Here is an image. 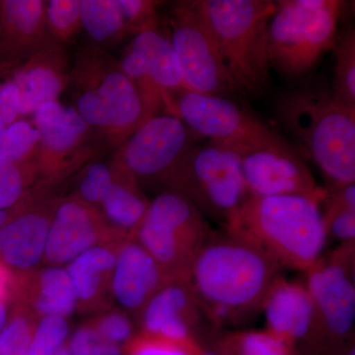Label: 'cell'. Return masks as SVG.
I'll return each mask as SVG.
<instances>
[{
	"mask_svg": "<svg viewBox=\"0 0 355 355\" xmlns=\"http://www.w3.org/2000/svg\"><path fill=\"white\" fill-rule=\"evenodd\" d=\"M282 268L261 248L226 230L212 231L189 270L188 277L217 328L241 326L261 313Z\"/></svg>",
	"mask_w": 355,
	"mask_h": 355,
	"instance_id": "6da1fadb",
	"label": "cell"
},
{
	"mask_svg": "<svg viewBox=\"0 0 355 355\" xmlns=\"http://www.w3.org/2000/svg\"><path fill=\"white\" fill-rule=\"evenodd\" d=\"M319 198L249 196L226 230L261 248L282 268L306 272L328 242Z\"/></svg>",
	"mask_w": 355,
	"mask_h": 355,
	"instance_id": "7a4b0ae2",
	"label": "cell"
},
{
	"mask_svg": "<svg viewBox=\"0 0 355 355\" xmlns=\"http://www.w3.org/2000/svg\"><path fill=\"white\" fill-rule=\"evenodd\" d=\"M275 116L331 184L355 183V108L329 91L298 89L279 98Z\"/></svg>",
	"mask_w": 355,
	"mask_h": 355,
	"instance_id": "3957f363",
	"label": "cell"
},
{
	"mask_svg": "<svg viewBox=\"0 0 355 355\" xmlns=\"http://www.w3.org/2000/svg\"><path fill=\"white\" fill-rule=\"evenodd\" d=\"M67 90L72 108L110 146H120L149 119L139 90L119 60L94 44L77 53Z\"/></svg>",
	"mask_w": 355,
	"mask_h": 355,
	"instance_id": "277c9868",
	"label": "cell"
},
{
	"mask_svg": "<svg viewBox=\"0 0 355 355\" xmlns=\"http://www.w3.org/2000/svg\"><path fill=\"white\" fill-rule=\"evenodd\" d=\"M216 36L235 92L259 94L270 83L268 27L277 3L270 0H197Z\"/></svg>",
	"mask_w": 355,
	"mask_h": 355,
	"instance_id": "5b68a950",
	"label": "cell"
},
{
	"mask_svg": "<svg viewBox=\"0 0 355 355\" xmlns=\"http://www.w3.org/2000/svg\"><path fill=\"white\" fill-rule=\"evenodd\" d=\"M268 27L270 67L287 78L304 76L335 46L343 2L282 0Z\"/></svg>",
	"mask_w": 355,
	"mask_h": 355,
	"instance_id": "8992f818",
	"label": "cell"
},
{
	"mask_svg": "<svg viewBox=\"0 0 355 355\" xmlns=\"http://www.w3.org/2000/svg\"><path fill=\"white\" fill-rule=\"evenodd\" d=\"M164 113L180 119L191 132L236 149L294 148L284 137L232 100L188 89L165 91Z\"/></svg>",
	"mask_w": 355,
	"mask_h": 355,
	"instance_id": "52a82bcc",
	"label": "cell"
},
{
	"mask_svg": "<svg viewBox=\"0 0 355 355\" xmlns=\"http://www.w3.org/2000/svg\"><path fill=\"white\" fill-rule=\"evenodd\" d=\"M198 137L177 116L161 113L121 142L112 159L142 189L174 193Z\"/></svg>",
	"mask_w": 355,
	"mask_h": 355,
	"instance_id": "ba28073f",
	"label": "cell"
},
{
	"mask_svg": "<svg viewBox=\"0 0 355 355\" xmlns=\"http://www.w3.org/2000/svg\"><path fill=\"white\" fill-rule=\"evenodd\" d=\"M214 228L197 207L172 191L149 202L133 239L141 245L171 279L188 275L193 259Z\"/></svg>",
	"mask_w": 355,
	"mask_h": 355,
	"instance_id": "9c48e42d",
	"label": "cell"
},
{
	"mask_svg": "<svg viewBox=\"0 0 355 355\" xmlns=\"http://www.w3.org/2000/svg\"><path fill=\"white\" fill-rule=\"evenodd\" d=\"M305 273L314 310L306 343L328 347L345 345L354 334L355 243L338 245L322 254Z\"/></svg>",
	"mask_w": 355,
	"mask_h": 355,
	"instance_id": "30bf717a",
	"label": "cell"
},
{
	"mask_svg": "<svg viewBox=\"0 0 355 355\" xmlns=\"http://www.w3.org/2000/svg\"><path fill=\"white\" fill-rule=\"evenodd\" d=\"M174 193L225 228L250 196L241 155L232 147L212 140L196 144Z\"/></svg>",
	"mask_w": 355,
	"mask_h": 355,
	"instance_id": "8fae6325",
	"label": "cell"
},
{
	"mask_svg": "<svg viewBox=\"0 0 355 355\" xmlns=\"http://www.w3.org/2000/svg\"><path fill=\"white\" fill-rule=\"evenodd\" d=\"M32 116L40 135L39 181L67 183L97 157L101 144L93 140L96 133L71 106L58 100L44 103Z\"/></svg>",
	"mask_w": 355,
	"mask_h": 355,
	"instance_id": "7c38bea8",
	"label": "cell"
},
{
	"mask_svg": "<svg viewBox=\"0 0 355 355\" xmlns=\"http://www.w3.org/2000/svg\"><path fill=\"white\" fill-rule=\"evenodd\" d=\"M170 39L189 90L227 97L235 93L216 36L197 0L173 4Z\"/></svg>",
	"mask_w": 355,
	"mask_h": 355,
	"instance_id": "4fadbf2b",
	"label": "cell"
},
{
	"mask_svg": "<svg viewBox=\"0 0 355 355\" xmlns=\"http://www.w3.org/2000/svg\"><path fill=\"white\" fill-rule=\"evenodd\" d=\"M67 183L38 181L0 229V261L13 277L43 266L51 221Z\"/></svg>",
	"mask_w": 355,
	"mask_h": 355,
	"instance_id": "5bb4252c",
	"label": "cell"
},
{
	"mask_svg": "<svg viewBox=\"0 0 355 355\" xmlns=\"http://www.w3.org/2000/svg\"><path fill=\"white\" fill-rule=\"evenodd\" d=\"M119 62L139 90L149 119L164 112L163 92L188 89L170 34L160 25L135 35Z\"/></svg>",
	"mask_w": 355,
	"mask_h": 355,
	"instance_id": "9a60e30c",
	"label": "cell"
},
{
	"mask_svg": "<svg viewBox=\"0 0 355 355\" xmlns=\"http://www.w3.org/2000/svg\"><path fill=\"white\" fill-rule=\"evenodd\" d=\"M123 241L99 210L65 193L51 221L43 265H67L91 248Z\"/></svg>",
	"mask_w": 355,
	"mask_h": 355,
	"instance_id": "2e32d148",
	"label": "cell"
},
{
	"mask_svg": "<svg viewBox=\"0 0 355 355\" xmlns=\"http://www.w3.org/2000/svg\"><path fill=\"white\" fill-rule=\"evenodd\" d=\"M135 323L141 333L197 343L202 329H218L203 310L188 275L166 282L144 306Z\"/></svg>",
	"mask_w": 355,
	"mask_h": 355,
	"instance_id": "e0dca14e",
	"label": "cell"
},
{
	"mask_svg": "<svg viewBox=\"0 0 355 355\" xmlns=\"http://www.w3.org/2000/svg\"><path fill=\"white\" fill-rule=\"evenodd\" d=\"M250 196H302L323 200L326 189L318 186L295 148H256L240 154Z\"/></svg>",
	"mask_w": 355,
	"mask_h": 355,
	"instance_id": "ac0fdd59",
	"label": "cell"
},
{
	"mask_svg": "<svg viewBox=\"0 0 355 355\" xmlns=\"http://www.w3.org/2000/svg\"><path fill=\"white\" fill-rule=\"evenodd\" d=\"M172 279L133 238L119 245L112 277V296L120 309L137 319L146 303Z\"/></svg>",
	"mask_w": 355,
	"mask_h": 355,
	"instance_id": "d6986e66",
	"label": "cell"
},
{
	"mask_svg": "<svg viewBox=\"0 0 355 355\" xmlns=\"http://www.w3.org/2000/svg\"><path fill=\"white\" fill-rule=\"evenodd\" d=\"M69 57L64 46L53 41L17 67L20 119L29 116L44 103L58 101L67 90L70 78Z\"/></svg>",
	"mask_w": 355,
	"mask_h": 355,
	"instance_id": "ffe728a7",
	"label": "cell"
},
{
	"mask_svg": "<svg viewBox=\"0 0 355 355\" xmlns=\"http://www.w3.org/2000/svg\"><path fill=\"white\" fill-rule=\"evenodd\" d=\"M0 64H21L51 42L42 0H1Z\"/></svg>",
	"mask_w": 355,
	"mask_h": 355,
	"instance_id": "44dd1931",
	"label": "cell"
},
{
	"mask_svg": "<svg viewBox=\"0 0 355 355\" xmlns=\"http://www.w3.org/2000/svg\"><path fill=\"white\" fill-rule=\"evenodd\" d=\"M261 313L266 329L287 345L306 343L312 330L313 302L304 280H288L279 275L263 301Z\"/></svg>",
	"mask_w": 355,
	"mask_h": 355,
	"instance_id": "7402d4cb",
	"label": "cell"
},
{
	"mask_svg": "<svg viewBox=\"0 0 355 355\" xmlns=\"http://www.w3.org/2000/svg\"><path fill=\"white\" fill-rule=\"evenodd\" d=\"M121 243L91 248L67 263L76 310L83 314H97L113 307L112 277L116 251Z\"/></svg>",
	"mask_w": 355,
	"mask_h": 355,
	"instance_id": "603a6c76",
	"label": "cell"
},
{
	"mask_svg": "<svg viewBox=\"0 0 355 355\" xmlns=\"http://www.w3.org/2000/svg\"><path fill=\"white\" fill-rule=\"evenodd\" d=\"M14 277L12 303L27 306L41 318L69 317L76 298L65 266H42Z\"/></svg>",
	"mask_w": 355,
	"mask_h": 355,
	"instance_id": "cb8c5ba5",
	"label": "cell"
},
{
	"mask_svg": "<svg viewBox=\"0 0 355 355\" xmlns=\"http://www.w3.org/2000/svg\"><path fill=\"white\" fill-rule=\"evenodd\" d=\"M114 179L99 210L107 223L123 240L132 238L146 214L150 200L139 186L120 165L112 159Z\"/></svg>",
	"mask_w": 355,
	"mask_h": 355,
	"instance_id": "d4e9b609",
	"label": "cell"
},
{
	"mask_svg": "<svg viewBox=\"0 0 355 355\" xmlns=\"http://www.w3.org/2000/svg\"><path fill=\"white\" fill-rule=\"evenodd\" d=\"M79 4L83 29L94 46L105 50L133 35L118 0H79Z\"/></svg>",
	"mask_w": 355,
	"mask_h": 355,
	"instance_id": "484cf974",
	"label": "cell"
},
{
	"mask_svg": "<svg viewBox=\"0 0 355 355\" xmlns=\"http://www.w3.org/2000/svg\"><path fill=\"white\" fill-rule=\"evenodd\" d=\"M321 210L328 240L340 245L355 243V183L326 189Z\"/></svg>",
	"mask_w": 355,
	"mask_h": 355,
	"instance_id": "4316f807",
	"label": "cell"
},
{
	"mask_svg": "<svg viewBox=\"0 0 355 355\" xmlns=\"http://www.w3.org/2000/svg\"><path fill=\"white\" fill-rule=\"evenodd\" d=\"M221 355H294V347L268 330L232 331L221 338Z\"/></svg>",
	"mask_w": 355,
	"mask_h": 355,
	"instance_id": "83f0119b",
	"label": "cell"
},
{
	"mask_svg": "<svg viewBox=\"0 0 355 355\" xmlns=\"http://www.w3.org/2000/svg\"><path fill=\"white\" fill-rule=\"evenodd\" d=\"M331 94L345 106L355 108V31L349 29L336 40Z\"/></svg>",
	"mask_w": 355,
	"mask_h": 355,
	"instance_id": "f1b7e54d",
	"label": "cell"
},
{
	"mask_svg": "<svg viewBox=\"0 0 355 355\" xmlns=\"http://www.w3.org/2000/svg\"><path fill=\"white\" fill-rule=\"evenodd\" d=\"M71 195L90 207L99 209L108 195L114 179V167L110 162L92 160L73 177Z\"/></svg>",
	"mask_w": 355,
	"mask_h": 355,
	"instance_id": "f546056e",
	"label": "cell"
},
{
	"mask_svg": "<svg viewBox=\"0 0 355 355\" xmlns=\"http://www.w3.org/2000/svg\"><path fill=\"white\" fill-rule=\"evenodd\" d=\"M39 321L27 306L12 303L6 326L0 331V355H27Z\"/></svg>",
	"mask_w": 355,
	"mask_h": 355,
	"instance_id": "4dcf8cb0",
	"label": "cell"
},
{
	"mask_svg": "<svg viewBox=\"0 0 355 355\" xmlns=\"http://www.w3.org/2000/svg\"><path fill=\"white\" fill-rule=\"evenodd\" d=\"M38 181V161H0V210L15 207Z\"/></svg>",
	"mask_w": 355,
	"mask_h": 355,
	"instance_id": "1f68e13d",
	"label": "cell"
},
{
	"mask_svg": "<svg viewBox=\"0 0 355 355\" xmlns=\"http://www.w3.org/2000/svg\"><path fill=\"white\" fill-rule=\"evenodd\" d=\"M40 135L31 121L19 119L0 135V161L8 163L37 160Z\"/></svg>",
	"mask_w": 355,
	"mask_h": 355,
	"instance_id": "d6a6232c",
	"label": "cell"
},
{
	"mask_svg": "<svg viewBox=\"0 0 355 355\" xmlns=\"http://www.w3.org/2000/svg\"><path fill=\"white\" fill-rule=\"evenodd\" d=\"M44 17L51 38L62 46L70 43L83 29L79 0L46 1Z\"/></svg>",
	"mask_w": 355,
	"mask_h": 355,
	"instance_id": "836d02e7",
	"label": "cell"
},
{
	"mask_svg": "<svg viewBox=\"0 0 355 355\" xmlns=\"http://www.w3.org/2000/svg\"><path fill=\"white\" fill-rule=\"evenodd\" d=\"M88 322L109 342L123 347L139 333L135 319L120 308L112 307L97 313Z\"/></svg>",
	"mask_w": 355,
	"mask_h": 355,
	"instance_id": "e575fe53",
	"label": "cell"
},
{
	"mask_svg": "<svg viewBox=\"0 0 355 355\" xmlns=\"http://www.w3.org/2000/svg\"><path fill=\"white\" fill-rule=\"evenodd\" d=\"M202 349L193 342H177L139 333L123 347V355H198Z\"/></svg>",
	"mask_w": 355,
	"mask_h": 355,
	"instance_id": "d590c367",
	"label": "cell"
},
{
	"mask_svg": "<svg viewBox=\"0 0 355 355\" xmlns=\"http://www.w3.org/2000/svg\"><path fill=\"white\" fill-rule=\"evenodd\" d=\"M69 327L67 318H41L27 355H55L69 338Z\"/></svg>",
	"mask_w": 355,
	"mask_h": 355,
	"instance_id": "8d00e7d4",
	"label": "cell"
},
{
	"mask_svg": "<svg viewBox=\"0 0 355 355\" xmlns=\"http://www.w3.org/2000/svg\"><path fill=\"white\" fill-rule=\"evenodd\" d=\"M65 347L73 355H123V347L109 342L88 321L67 338Z\"/></svg>",
	"mask_w": 355,
	"mask_h": 355,
	"instance_id": "74e56055",
	"label": "cell"
},
{
	"mask_svg": "<svg viewBox=\"0 0 355 355\" xmlns=\"http://www.w3.org/2000/svg\"><path fill=\"white\" fill-rule=\"evenodd\" d=\"M20 64H0V121L6 127L20 119L19 91L16 85V69Z\"/></svg>",
	"mask_w": 355,
	"mask_h": 355,
	"instance_id": "f35d334b",
	"label": "cell"
},
{
	"mask_svg": "<svg viewBox=\"0 0 355 355\" xmlns=\"http://www.w3.org/2000/svg\"><path fill=\"white\" fill-rule=\"evenodd\" d=\"M118 3L133 35L160 25L158 9L164 2L158 0H118Z\"/></svg>",
	"mask_w": 355,
	"mask_h": 355,
	"instance_id": "ab89813d",
	"label": "cell"
},
{
	"mask_svg": "<svg viewBox=\"0 0 355 355\" xmlns=\"http://www.w3.org/2000/svg\"><path fill=\"white\" fill-rule=\"evenodd\" d=\"M14 277L10 270L0 261V299L12 302Z\"/></svg>",
	"mask_w": 355,
	"mask_h": 355,
	"instance_id": "60d3db41",
	"label": "cell"
},
{
	"mask_svg": "<svg viewBox=\"0 0 355 355\" xmlns=\"http://www.w3.org/2000/svg\"><path fill=\"white\" fill-rule=\"evenodd\" d=\"M10 303L3 299H0V331L6 326L9 314H10Z\"/></svg>",
	"mask_w": 355,
	"mask_h": 355,
	"instance_id": "b9f144b4",
	"label": "cell"
},
{
	"mask_svg": "<svg viewBox=\"0 0 355 355\" xmlns=\"http://www.w3.org/2000/svg\"><path fill=\"white\" fill-rule=\"evenodd\" d=\"M12 209L7 210H0V229H1L2 226H3L4 224H6V222L8 220L11 212H12Z\"/></svg>",
	"mask_w": 355,
	"mask_h": 355,
	"instance_id": "7bdbcfd3",
	"label": "cell"
},
{
	"mask_svg": "<svg viewBox=\"0 0 355 355\" xmlns=\"http://www.w3.org/2000/svg\"><path fill=\"white\" fill-rule=\"evenodd\" d=\"M55 355H73V354H72L71 352H70L69 350L67 349V347H65V345H64V347H62V349L58 350V352H57V354H55Z\"/></svg>",
	"mask_w": 355,
	"mask_h": 355,
	"instance_id": "ee69618b",
	"label": "cell"
},
{
	"mask_svg": "<svg viewBox=\"0 0 355 355\" xmlns=\"http://www.w3.org/2000/svg\"><path fill=\"white\" fill-rule=\"evenodd\" d=\"M198 355H221L217 350H202Z\"/></svg>",
	"mask_w": 355,
	"mask_h": 355,
	"instance_id": "f6af8a7d",
	"label": "cell"
},
{
	"mask_svg": "<svg viewBox=\"0 0 355 355\" xmlns=\"http://www.w3.org/2000/svg\"><path fill=\"white\" fill-rule=\"evenodd\" d=\"M6 125H3L1 121H0V135L3 132V130H6Z\"/></svg>",
	"mask_w": 355,
	"mask_h": 355,
	"instance_id": "bcb514c9",
	"label": "cell"
},
{
	"mask_svg": "<svg viewBox=\"0 0 355 355\" xmlns=\"http://www.w3.org/2000/svg\"><path fill=\"white\" fill-rule=\"evenodd\" d=\"M0 26H1V2H0Z\"/></svg>",
	"mask_w": 355,
	"mask_h": 355,
	"instance_id": "7dc6e473",
	"label": "cell"
}]
</instances>
